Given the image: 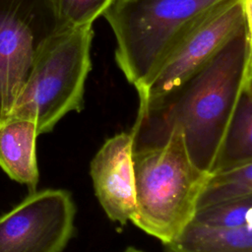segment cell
<instances>
[{
    "label": "cell",
    "mask_w": 252,
    "mask_h": 252,
    "mask_svg": "<svg viewBox=\"0 0 252 252\" xmlns=\"http://www.w3.org/2000/svg\"><path fill=\"white\" fill-rule=\"evenodd\" d=\"M93 26L57 30L42 44L30 76L7 118L33 122L38 135L52 131L71 111L84 105L92 69Z\"/></svg>",
    "instance_id": "obj_4"
},
{
    "label": "cell",
    "mask_w": 252,
    "mask_h": 252,
    "mask_svg": "<svg viewBox=\"0 0 252 252\" xmlns=\"http://www.w3.org/2000/svg\"><path fill=\"white\" fill-rule=\"evenodd\" d=\"M38 132L33 122L6 118L0 122V167L13 180L36 190L39 172L36 159Z\"/></svg>",
    "instance_id": "obj_9"
},
{
    "label": "cell",
    "mask_w": 252,
    "mask_h": 252,
    "mask_svg": "<svg viewBox=\"0 0 252 252\" xmlns=\"http://www.w3.org/2000/svg\"><path fill=\"white\" fill-rule=\"evenodd\" d=\"M163 247L165 252H252L251 224L223 228L190 220Z\"/></svg>",
    "instance_id": "obj_10"
},
{
    "label": "cell",
    "mask_w": 252,
    "mask_h": 252,
    "mask_svg": "<svg viewBox=\"0 0 252 252\" xmlns=\"http://www.w3.org/2000/svg\"><path fill=\"white\" fill-rule=\"evenodd\" d=\"M251 28V0H226L211 12L179 43L139 96V110L148 109L178 90L228 40Z\"/></svg>",
    "instance_id": "obj_6"
},
{
    "label": "cell",
    "mask_w": 252,
    "mask_h": 252,
    "mask_svg": "<svg viewBox=\"0 0 252 252\" xmlns=\"http://www.w3.org/2000/svg\"><path fill=\"white\" fill-rule=\"evenodd\" d=\"M123 252H144L142 250H139V249H136L134 247H128L126 250H124Z\"/></svg>",
    "instance_id": "obj_15"
},
{
    "label": "cell",
    "mask_w": 252,
    "mask_h": 252,
    "mask_svg": "<svg viewBox=\"0 0 252 252\" xmlns=\"http://www.w3.org/2000/svg\"><path fill=\"white\" fill-rule=\"evenodd\" d=\"M75 215L68 191L31 192L0 217V252H62L73 235Z\"/></svg>",
    "instance_id": "obj_7"
},
{
    "label": "cell",
    "mask_w": 252,
    "mask_h": 252,
    "mask_svg": "<svg viewBox=\"0 0 252 252\" xmlns=\"http://www.w3.org/2000/svg\"><path fill=\"white\" fill-rule=\"evenodd\" d=\"M249 84L251 28L245 27L173 94L153 107L138 109L130 131L133 149L159 144L177 130L192 162L210 174L239 96Z\"/></svg>",
    "instance_id": "obj_1"
},
{
    "label": "cell",
    "mask_w": 252,
    "mask_h": 252,
    "mask_svg": "<svg viewBox=\"0 0 252 252\" xmlns=\"http://www.w3.org/2000/svg\"><path fill=\"white\" fill-rule=\"evenodd\" d=\"M225 1L113 0L102 16L115 36L116 64L138 96L188 33Z\"/></svg>",
    "instance_id": "obj_2"
},
{
    "label": "cell",
    "mask_w": 252,
    "mask_h": 252,
    "mask_svg": "<svg viewBox=\"0 0 252 252\" xmlns=\"http://www.w3.org/2000/svg\"><path fill=\"white\" fill-rule=\"evenodd\" d=\"M246 197H252V162L210 173L198 197L196 210Z\"/></svg>",
    "instance_id": "obj_12"
},
{
    "label": "cell",
    "mask_w": 252,
    "mask_h": 252,
    "mask_svg": "<svg viewBox=\"0 0 252 252\" xmlns=\"http://www.w3.org/2000/svg\"><path fill=\"white\" fill-rule=\"evenodd\" d=\"M58 30L93 26L113 0H48Z\"/></svg>",
    "instance_id": "obj_14"
},
{
    "label": "cell",
    "mask_w": 252,
    "mask_h": 252,
    "mask_svg": "<svg viewBox=\"0 0 252 252\" xmlns=\"http://www.w3.org/2000/svg\"><path fill=\"white\" fill-rule=\"evenodd\" d=\"M252 197L197 209L192 221L213 227H239L251 224Z\"/></svg>",
    "instance_id": "obj_13"
},
{
    "label": "cell",
    "mask_w": 252,
    "mask_h": 252,
    "mask_svg": "<svg viewBox=\"0 0 252 252\" xmlns=\"http://www.w3.org/2000/svg\"><path fill=\"white\" fill-rule=\"evenodd\" d=\"M57 30L48 0H0V122L9 116L40 47Z\"/></svg>",
    "instance_id": "obj_5"
},
{
    "label": "cell",
    "mask_w": 252,
    "mask_h": 252,
    "mask_svg": "<svg viewBox=\"0 0 252 252\" xmlns=\"http://www.w3.org/2000/svg\"><path fill=\"white\" fill-rule=\"evenodd\" d=\"M246 162H252V84L239 96L212 172Z\"/></svg>",
    "instance_id": "obj_11"
},
{
    "label": "cell",
    "mask_w": 252,
    "mask_h": 252,
    "mask_svg": "<svg viewBox=\"0 0 252 252\" xmlns=\"http://www.w3.org/2000/svg\"><path fill=\"white\" fill-rule=\"evenodd\" d=\"M94 194L107 218L125 225L136 208L133 136L121 132L108 138L91 161Z\"/></svg>",
    "instance_id": "obj_8"
},
{
    "label": "cell",
    "mask_w": 252,
    "mask_h": 252,
    "mask_svg": "<svg viewBox=\"0 0 252 252\" xmlns=\"http://www.w3.org/2000/svg\"><path fill=\"white\" fill-rule=\"evenodd\" d=\"M133 167L136 208L131 222L164 244L192 220L209 173L192 162L177 130L159 144L133 149Z\"/></svg>",
    "instance_id": "obj_3"
}]
</instances>
